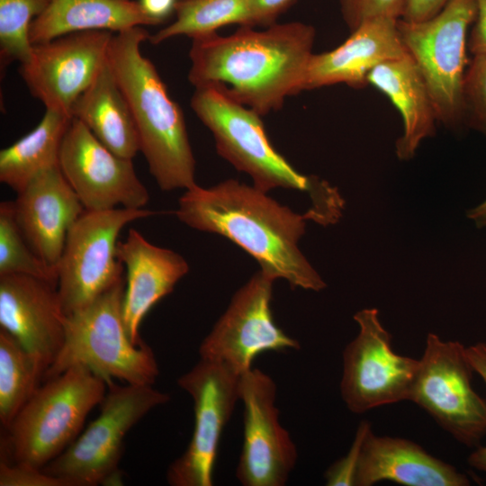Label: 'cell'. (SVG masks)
<instances>
[{
  "instance_id": "1",
  "label": "cell",
  "mask_w": 486,
  "mask_h": 486,
  "mask_svg": "<svg viewBox=\"0 0 486 486\" xmlns=\"http://www.w3.org/2000/svg\"><path fill=\"white\" fill-rule=\"evenodd\" d=\"M316 31L301 22L265 30L242 25L233 34L192 39L190 83L212 85L259 115L279 110L302 92Z\"/></svg>"
},
{
  "instance_id": "2",
  "label": "cell",
  "mask_w": 486,
  "mask_h": 486,
  "mask_svg": "<svg viewBox=\"0 0 486 486\" xmlns=\"http://www.w3.org/2000/svg\"><path fill=\"white\" fill-rule=\"evenodd\" d=\"M176 217L187 226L223 236L257 261L273 281L319 292L326 284L302 253L298 243L308 210L299 214L258 188L229 179L209 188L195 185L179 198Z\"/></svg>"
},
{
  "instance_id": "3",
  "label": "cell",
  "mask_w": 486,
  "mask_h": 486,
  "mask_svg": "<svg viewBox=\"0 0 486 486\" xmlns=\"http://www.w3.org/2000/svg\"><path fill=\"white\" fill-rule=\"evenodd\" d=\"M148 32L137 26L113 33L108 62L130 108L140 151L163 191L196 185L195 160L180 106L169 96L153 63L140 52Z\"/></svg>"
},
{
  "instance_id": "4",
  "label": "cell",
  "mask_w": 486,
  "mask_h": 486,
  "mask_svg": "<svg viewBox=\"0 0 486 486\" xmlns=\"http://www.w3.org/2000/svg\"><path fill=\"white\" fill-rule=\"evenodd\" d=\"M191 107L211 130L220 156L249 175L267 193L285 188L307 193L314 221L327 226L342 216L345 202L328 182L298 172L270 143L261 115L212 85L196 86Z\"/></svg>"
},
{
  "instance_id": "5",
  "label": "cell",
  "mask_w": 486,
  "mask_h": 486,
  "mask_svg": "<svg viewBox=\"0 0 486 486\" xmlns=\"http://www.w3.org/2000/svg\"><path fill=\"white\" fill-rule=\"evenodd\" d=\"M125 279L122 277L84 308L67 315L60 351L43 375L44 381L82 365L103 377L130 384L153 385L158 365L152 349L135 345L123 320Z\"/></svg>"
},
{
  "instance_id": "6",
  "label": "cell",
  "mask_w": 486,
  "mask_h": 486,
  "mask_svg": "<svg viewBox=\"0 0 486 486\" xmlns=\"http://www.w3.org/2000/svg\"><path fill=\"white\" fill-rule=\"evenodd\" d=\"M45 382L7 428L14 462L41 469L78 436L108 386L103 377L82 365Z\"/></svg>"
},
{
  "instance_id": "7",
  "label": "cell",
  "mask_w": 486,
  "mask_h": 486,
  "mask_svg": "<svg viewBox=\"0 0 486 486\" xmlns=\"http://www.w3.org/2000/svg\"><path fill=\"white\" fill-rule=\"evenodd\" d=\"M99 416L42 470L68 486L120 481L119 463L127 433L152 409L170 400L153 385L108 383Z\"/></svg>"
},
{
  "instance_id": "8",
  "label": "cell",
  "mask_w": 486,
  "mask_h": 486,
  "mask_svg": "<svg viewBox=\"0 0 486 486\" xmlns=\"http://www.w3.org/2000/svg\"><path fill=\"white\" fill-rule=\"evenodd\" d=\"M476 14V0H450L427 21L398 20L400 39L426 81L437 121L452 129L464 123L467 31Z\"/></svg>"
},
{
  "instance_id": "9",
  "label": "cell",
  "mask_w": 486,
  "mask_h": 486,
  "mask_svg": "<svg viewBox=\"0 0 486 486\" xmlns=\"http://www.w3.org/2000/svg\"><path fill=\"white\" fill-rule=\"evenodd\" d=\"M473 373L466 346L429 333L409 400L458 442L475 448L486 436V399L472 385Z\"/></svg>"
},
{
  "instance_id": "10",
  "label": "cell",
  "mask_w": 486,
  "mask_h": 486,
  "mask_svg": "<svg viewBox=\"0 0 486 486\" xmlns=\"http://www.w3.org/2000/svg\"><path fill=\"white\" fill-rule=\"evenodd\" d=\"M147 209L85 210L70 227L57 265L58 292L66 315L92 302L122 277L117 257L124 226L155 215Z\"/></svg>"
},
{
  "instance_id": "11",
  "label": "cell",
  "mask_w": 486,
  "mask_h": 486,
  "mask_svg": "<svg viewBox=\"0 0 486 486\" xmlns=\"http://www.w3.org/2000/svg\"><path fill=\"white\" fill-rule=\"evenodd\" d=\"M359 330L343 351L341 397L347 409L361 414L380 406L409 400L418 359L397 354L392 336L375 308L354 315Z\"/></svg>"
},
{
  "instance_id": "12",
  "label": "cell",
  "mask_w": 486,
  "mask_h": 486,
  "mask_svg": "<svg viewBox=\"0 0 486 486\" xmlns=\"http://www.w3.org/2000/svg\"><path fill=\"white\" fill-rule=\"evenodd\" d=\"M240 375L225 364L200 359L177 384L193 399L194 427L185 451L168 467L172 486H212L219 442L239 400Z\"/></svg>"
},
{
  "instance_id": "13",
  "label": "cell",
  "mask_w": 486,
  "mask_h": 486,
  "mask_svg": "<svg viewBox=\"0 0 486 486\" xmlns=\"http://www.w3.org/2000/svg\"><path fill=\"white\" fill-rule=\"evenodd\" d=\"M273 283L259 271L236 292L201 343L200 359L225 364L241 375L252 368L254 358L263 352L300 348L298 341L274 320Z\"/></svg>"
},
{
  "instance_id": "14",
  "label": "cell",
  "mask_w": 486,
  "mask_h": 486,
  "mask_svg": "<svg viewBox=\"0 0 486 486\" xmlns=\"http://www.w3.org/2000/svg\"><path fill=\"white\" fill-rule=\"evenodd\" d=\"M113 33L81 31L32 44L29 60L19 68L32 95L47 110L71 115L75 101L107 62Z\"/></svg>"
},
{
  "instance_id": "15",
  "label": "cell",
  "mask_w": 486,
  "mask_h": 486,
  "mask_svg": "<svg viewBox=\"0 0 486 486\" xmlns=\"http://www.w3.org/2000/svg\"><path fill=\"white\" fill-rule=\"evenodd\" d=\"M275 397V382L261 370L240 375L244 435L236 477L244 486H284L296 464V446L279 421Z\"/></svg>"
},
{
  "instance_id": "16",
  "label": "cell",
  "mask_w": 486,
  "mask_h": 486,
  "mask_svg": "<svg viewBox=\"0 0 486 486\" xmlns=\"http://www.w3.org/2000/svg\"><path fill=\"white\" fill-rule=\"evenodd\" d=\"M58 166L86 211L142 209L149 201L132 159L114 154L74 117L62 140Z\"/></svg>"
},
{
  "instance_id": "17",
  "label": "cell",
  "mask_w": 486,
  "mask_h": 486,
  "mask_svg": "<svg viewBox=\"0 0 486 486\" xmlns=\"http://www.w3.org/2000/svg\"><path fill=\"white\" fill-rule=\"evenodd\" d=\"M65 314L58 287L24 275H0V326L37 361L43 375L65 339Z\"/></svg>"
},
{
  "instance_id": "18",
  "label": "cell",
  "mask_w": 486,
  "mask_h": 486,
  "mask_svg": "<svg viewBox=\"0 0 486 486\" xmlns=\"http://www.w3.org/2000/svg\"><path fill=\"white\" fill-rule=\"evenodd\" d=\"M16 194L14 212L22 236L41 259L57 266L83 204L59 166L40 173Z\"/></svg>"
},
{
  "instance_id": "19",
  "label": "cell",
  "mask_w": 486,
  "mask_h": 486,
  "mask_svg": "<svg viewBox=\"0 0 486 486\" xmlns=\"http://www.w3.org/2000/svg\"><path fill=\"white\" fill-rule=\"evenodd\" d=\"M398 20L377 17L363 22L336 49L312 54L302 91L335 84L365 86L376 66L408 54L400 36Z\"/></svg>"
},
{
  "instance_id": "20",
  "label": "cell",
  "mask_w": 486,
  "mask_h": 486,
  "mask_svg": "<svg viewBox=\"0 0 486 486\" xmlns=\"http://www.w3.org/2000/svg\"><path fill=\"white\" fill-rule=\"evenodd\" d=\"M117 257L126 268L123 320L128 335L141 345L140 326L148 311L170 293L189 271L178 253L153 245L134 229L117 245Z\"/></svg>"
},
{
  "instance_id": "21",
  "label": "cell",
  "mask_w": 486,
  "mask_h": 486,
  "mask_svg": "<svg viewBox=\"0 0 486 486\" xmlns=\"http://www.w3.org/2000/svg\"><path fill=\"white\" fill-rule=\"evenodd\" d=\"M389 481L405 486H467L469 478L419 445L369 430L362 445L355 486Z\"/></svg>"
},
{
  "instance_id": "22",
  "label": "cell",
  "mask_w": 486,
  "mask_h": 486,
  "mask_svg": "<svg viewBox=\"0 0 486 486\" xmlns=\"http://www.w3.org/2000/svg\"><path fill=\"white\" fill-rule=\"evenodd\" d=\"M371 84L392 101L403 122V133L396 142L401 160L414 157L421 141L435 134L437 115L426 81L408 53L385 61L371 70Z\"/></svg>"
},
{
  "instance_id": "23",
  "label": "cell",
  "mask_w": 486,
  "mask_h": 486,
  "mask_svg": "<svg viewBox=\"0 0 486 486\" xmlns=\"http://www.w3.org/2000/svg\"><path fill=\"white\" fill-rule=\"evenodd\" d=\"M161 22L148 15L134 0H51L30 28L32 44L81 31L114 33Z\"/></svg>"
},
{
  "instance_id": "24",
  "label": "cell",
  "mask_w": 486,
  "mask_h": 486,
  "mask_svg": "<svg viewBox=\"0 0 486 486\" xmlns=\"http://www.w3.org/2000/svg\"><path fill=\"white\" fill-rule=\"evenodd\" d=\"M71 115L117 156L133 159L140 151L130 108L108 59L93 83L75 101Z\"/></svg>"
},
{
  "instance_id": "25",
  "label": "cell",
  "mask_w": 486,
  "mask_h": 486,
  "mask_svg": "<svg viewBox=\"0 0 486 486\" xmlns=\"http://www.w3.org/2000/svg\"><path fill=\"white\" fill-rule=\"evenodd\" d=\"M71 119L70 114L46 109L31 132L0 151V181L18 193L40 173L58 166Z\"/></svg>"
},
{
  "instance_id": "26",
  "label": "cell",
  "mask_w": 486,
  "mask_h": 486,
  "mask_svg": "<svg viewBox=\"0 0 486 486\" xmlns=\"http://www.w3.org/2000/svg\"><path fill=\"white\" fill-rule=\"evenodd\" d=\"M175 12L172 23L149 36L152 44L179 35H208L229 24L251 26V0H178Z\"/></svg>"
},
{
  "instance_id": "27",
  "label": "cell",
  "mask_w": 486,
  "mask_h": 486,
  "mask_svg": "<svg viewBox=\"0 0 486 486\" xmlns=\"http://www.w3.org/2000/svg\"><path fill=\"white\" fill-rule=\"evenodd\" d=\"M43 379L37 361L0 328V421L8 428Z\"/></svg>"
},
{
  "instance_id": "28",
  "label": "cell",
  "mask_w": 486,
  "mask_h": 486,
  "mask_svg": "<svg viewBox=\"0 0 486 486\" xmlns=\"http://www.w3.org/2000/svg\"><path fill=\"white\" fill-rule=\"evenodd\" d=\"M24 274L58 287V267L41 259L22 236L14 217L13 201L0 203V275Z\"/></svg>"
},
{
  "instance_id": "29",
  "label": "cell",
  "mask_w": 486,
  "mask_h": 486,
  "mask_svg": "<svg viewBox=\"0 0 486 486\" xmlns=\"http://www.w3.org/2000/svg\"><path fill=\"white\" fill-rule=\"evenodd\" d=\"M51 0H0V65L1 71L14 61L29 60L32 44L30 28L32 21Z\"/></svg>"
},
{
  "instance_id": "30",
  "label": "cell",
  "mask_w": 486,
  "mask_h": 486,
  "mask_svg": "<svg viewBox=\"0 0 486 486\" xmlns=\"http://www.w3.org/2000/svg\"><path fill=\"white\" fill-rule=\"evenodd\" d=\"M464 122L486 136V54L473 55L463 84Z\"/></svg>"
},
{
  "instance_id": "31",
  "label": "cell",
  "mask_w": 486,
  "mask_h": 486,
  "mask_svg": "<svg viewBox=\"0 0 486 486\" xmlns=\"http://www.w3.org/2000/svg\"><path fill=\"white\" fill-rule=\"evenodd\" d=\"M342 18L350 32L377 17L400 19L404 0H339Z\"/></svg>"
},
{
  "instance_id": "32",
  "label": "cell",
  "mask_w": 486,
  "mask_h": 486,
  "mask_svg": "<svg viewBox=\"0 0 486 486\" xmlns=\"http://www.w3.org/2000/svg\"><path fill=\"white\" fill-rule=\"evenodd\" d=\"M370 429L372 428L368 421L363 420L359 423L346 454L332 464L325 472L324 477L327 485L355 486L362 445Z\"/></svg>"
},
{
  "instance_id": "33",
  "label": "cell",
  "mask_w": 486,
  "mask_h": 486,
  "mask_svg": "<svg viewBox=\"0 0 486 486\" xmlns=\"http://www.w3.org/2000/svg\"><path fill=\"white\" fill-rule=\"evenodd\" d=\"M0 486H68L60 478L24 463L0 462Z\"/></svg>"
},
{
  "instance_id": "34",
  "label": "cell",
  "mask_w": 486,
  "mask_h": 486,
  "mask_svg": "<svg viewBox=\"0 0 486 486\" xmlns=\"http://www.w3.org/2000/svg\"><path fill=\"white\" fill-rule=\"evenodd\" d=\"M296 0H251V26L267 27L276 22Z\"/></svg>"
},
{
  "instance_id": "35",
  "label": "cell",
  "mask_w": 486,
  "mask_h": 486,
  "mask_svg": "<svg viewBox=\"0 0 486 486\" xmlns=\"http://www.w3.org/2000/svg\"><path fill=\"white\" fill-rule=\"evenodd\" d=\"M450 0H404L400 19L419 22L439 14Z\"/></svg>"
},
{
  "instance_id": "36",
  "label": "cell",
  "mask_w": 486,
  "mask_h": 486,
  "mask_svg": "<svg viewBox=\"0 0 486 486\" xmlns=\"http://www.w3.org/2000/svg\"><path fill=\"white\" fill-rule=\"evenodd\" d=\"M477 14L467 40V48L473 55L486 54V0H476Z\"/></svg>"
},
{
  "instance_id": "37",
  "label": "cell",
  "mask_w": 486,
  "mask_h": 486,
  "mask_svg": "<svg viewBox=\"0 0 486 486\" xmlns=\"http://www.w3.org/2000/svg\"><path fill=\"white\" fill-rule=\"evenodd\" d=\"M466 356L473 372L486 385V343L479 342L466 346Z\"/></svg>"
},
{
  "instance_id": "38",
  "label": "cell",
  "mask_w": 486,
  "mask_h": 486,
  "mask_svg": "<svg viewBox=\"0 0 486 486\" xmlns=\"http://www.w3.org/2000/svg\"><path fill=\"white\" fill-rule=\"evenodd\" d=\"M144 12L161 23L175 11L176 0H140Z\"/></svg>"
},
{
  "instance_id": "39",
  "label": "cell",
  "mask_w": 486,
  "mask_h": 486,
  "mask_svg": "<svg viewBox=\"0 0 486 486\" xmlns=\"http://www.w3.org/2000/svg\"><path fill=\"white\" fill-rule=\"evenodd\" d=\"M468 464L480 472L486 473V446H478L467 458Z\"/></svg>"
},
{
  "instance_id": "40",
  "label": "cell",
  "mask_w": 486,
  "mask_h": 486,
  "mask_svg": "<svg viewBox=\"0 0 486 486\" xmlns=\"http://www.w3.org/2000/svg\"><path fill=\"white\" fill-rule=\"evenodd\" d=\"M467 217L478 227L486 229V199L467 212Z\"/></svg>"
}]
</instances>
